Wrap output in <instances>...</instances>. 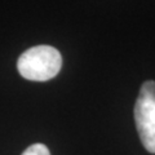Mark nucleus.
<instances>
[{
  "label": "nucleus",
  "instance_id": "f257e3e1",
  "mask_svg": "<svg viewBox=\"0 0 155 155\" xmlns=\"http://www.w3.org/2000/svg\"><path fill=\"white\" fill-rule=\"evenodd\" d=\"M62 57L54 47L36 45L19 56L17 69L19 75L32 81H47L61 70Z\"/></svg>",
  "mask_w": 155,
  "mask_h": 155
},
{
  "label": "nucleus",
  "instance_id": "f03ea898",
  "mask_svg": "<svg viewBox=\"0 0 155 155\" xmlns=\"http://www.w3.org/2000/svg\"><path fill=\"white\" fill-rule=\"evenodd\" d=\"M134 123L143 147L155 154V81L142 84L134 105Z\"/></svg>",
  "mask_w": 155,
  "mask_h": 155
},
{
  "label": "nucleus",
  "instance_id": "7ed1b4c3",
  "mask_svg": "<svg viewBox=\"0 0 155 155\" xmlns=\"http://www.w3.org/2000/svg\"><path fill=\"white\" fill-rule=\"evenodd\" d=\"M22 155H51V153L44 143H34L28 146Z\"/></svg>",
  "mask_w": 155,
  "mask_h": 155
}]
</instances>
